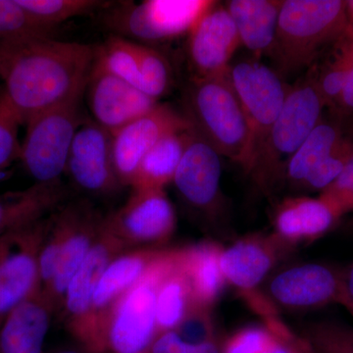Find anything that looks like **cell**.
<instances>
[{
	"label": "cell",
	"mask_w": 353,
	"mask_h": 353,
	"mask_svg": "<svg viewBox=\"0 0 353 353\" xmlns=\"http://www.w3.org/2000/svg\"><path fill=\"white\" fill-rule=\"evenodd\" d=\"M94 59V46L52 37L0 43V85L21 124L85 94Z\"/></svg>",
	"instance_id": "obj_1"
},
{
	"label": "cell",
	"mask_w": 353,
	"mask_h": 353,
	"mask_svg": "<svg viewBox=\"0 0 353 353\" xmlns=\"http://www.w3.org/2000/svg\"><path fill=\"white\" fill-rule=\"evenodd\" d=\"M347 29L345 0H284L269 57L281 77L310 66Z\"/></svg>",
	"instance_id": "obj_2"
},
{
	"label": "cell",
	"mask_w": 353,
	"mask_h": 353,
	"mask_svg": "<svg viewBox=\"0 0 353 353\" xmlns=\"http://www.w3.org/2000/svg\"><path fill=\"white\" fill-rule=\"evenodd\" d=\"M183 114L192 129L221 157L248 171L250 136L229 71L204 78L192 77L185 90Z\"/></svg>",
	"instance_id": "obj_3"
},
{
	"label": "cell",
	"mask_w": 353,
	"mask_h": 353,
	"mask_svg": "<svg viewBox=\"0 0 353 353\" xmlns=\"http://www.w3.org/2000/svg\"><path fill=\"white\" fill-rule=\"evenodd\" d=\"M175 250H161L143 278L116 301L102 323L101 353H145L157 338L158 285L175 262Z\"/></svg>",
	"instance_id": "obj_4"
},
{
	"label": "cell",
	"mask_w": 353,
	"mask_h": 353,
	"mask_svg": "<svg viewBox=\"0 0 353 353\" xmlns=\"http://www.w3.org/2000/svg\"><path fill=\"white\" fill-rule=\"evenodd\" d=\"M324 108L313 73L289 85L282 110L250 172L260 187L270 189L285 175L288 162L322 119Z\"/></svg>",
	"instance_id": "obj_5"
},
{
	"label": "cell",
	"mask_w": 353,
	"mask_h": 353,
	"mask_svg": "<svg viewBox=\"0 0 353 353\" xmlns=\"http://www.w3.org/2000/svg\"><path fill=\"white\" fill-rule=\"evenodd\" d=\"M83 95L34 116L25 125L19 161L34 183L61 182L72 143L85 119Z\"/></svg>",
	"instance_id": "obj_6"
},
{
	"label": "cell",
	"mask_w": 353,
	"mask_h": 353,
	"mask_svg": "<svg viewBox=\"0 0 353 353\" xmlns=\"http://www.w3.org/2000/svg\"><path fill=\"white\" fill-rule=\"evenodd\" d=\"M209 0H145L109 4L104 23L112 34L145 46L189 34L212 6Z\"/></svg>",
	"instance_id": "obj_7"
},
{
	"label": "cell",
	"mask_w": 353,
	"mask_h": 353,
	"mask_svg": "<svg viewBox=\"0 0 353 353\" xmlns=\"http://www.w3.org/2000/svg\"><path fill=\"white\" fill-rule=\"evenodd\" d=\"M229 73L248 125L250 172L282 110L289 85L275 70L259 60L231 64Z\"/></svg>",
	"instance_id": "obj_8"
},
{
	"label": "cell",
	"mask_w": 353,
	"mask_h": 353,
	"mask_svg": "<svg viewBox=\"0 0 353 353\" xmlns=\"http://www.w3.org/2000/svg\"><path fill=\"white\" fill-rule=\"evenodd\" d=\"M104 218L85 201L61 205L50 216L48 232L60 250L52 282L43 296L54 308L63 305L67 288L101 234Z\"/></svg>",
	"instance_id": "obj_9"
},
{
	"label": "cell",
	"mask_w": 353,
	"mask_h": 353,
	"mask_svg": "<svg viewBox=\"0 0 353 353\" xmlns=\"http://www.w3.org/2000/svg\"><path fill=\"white\" fill-rule=\"evenodd\" d=\"M48 217L0 238V323L38 290L39 255Z\"/></svg>",
	"instance_id": "obj_10"
},
{
	"label": "cell",
	"mask_w": 353,
	"mask_h": 353,
	"mask_svg": "<svg viewBox=\"0 0 353 353\" xmlns=\"http://www.w3.org/2000/svg\"><path fill=\"white\" fill-rule=\"evenodd\" d=\"M104 226L127 250L168 240L176 212L164 190H132L126 203L106 216Z\"/></svg>",
	"instance_id": "obj_11"
},
{
	"label": "cell",
	"mask_w": 353,
	"mask_h": 353,
	"mask_svg": "<svg viewBox=\"0 0 353 353\" xmlns=\"http://www.w3.org/2000/svg\"><path fill=\"white\" fill-rule=\"evenodd\" d=\"M78 189L92 196H108L121 185L112 152V136L92 119H83L70 150L66 172Z\"/></svg>",
	"instance_id": "obj_12"
},
{
	"label": "cell",
	"mask_w": 353,
	"mask_h": 353,
	"mask_svg": "<svg viewBox=\"0 0 353 353\" xmlns=\"http://www.w3.org/2000/svg\"><path fill=\"white\" fill-rule=\"evenodd\" d=\"M192 128L185 114L167 104H158L150 112L121 128L112 136L114 166L121 185H131L143 158L168 134Z\"/></svg>",
	"instance_id": "obj_13"
},
{
	"label": "cell",
	"mask_w": 353,
	"mask_h": 353,
	"mask_svg": "<svg viewBox=\"0 0 353 353\" xmlns=\"http://www.w3.org/2000/svg\"><path fill=\"white\" fill-rule=\"evenodd\" d=\"M105 219V218H104ZM127 248L103 226L101 234L67 288L63 305L70 331L85 347L92 324V299L108 264Z\"/></svg>",
	"instance_id": "obj_14"
},
{
	"label": "cell",
	"mask_w": 353,
	"mask_h": 353,
	"mask_svg": "<svg viewBox=\"0 0 353 353\" xmlns=\"http://www.w3.org/2000/svg\"><path fill=\"white\" fill-rule=\"evenodd\" d=\"M83 97L87 99L90 119L111 134L159 104L131 83L94 66Z\"/></svg>",
	"instance_id": "obj_15"
},
{
	"label": "cell",
	"mask_w": 353,
	"mask_h": 353,
	"mask_svg": "<svg viewBox=\"0 0 353 353\" xmlns=\"http://www.w3.org/2000/svg\"><path fill=\"white\" fill-rule=\"evenodd\" d=\"M189 36V57L194 77L204 78L229 71L241 46L240 37L224 4L214 1L199 18Z\"/></svg>",
	"instance_id": "obj_16"
},
{
	"label": "cell",
	"mask_w": 353,
	"mask_h": 353,
	"mask_svg": "<svg viewBox=\"0 0 353 353\" xmlns=\"http://www.w3.org/2000/svg\"><path fill=\"white\" fill-rule=\"evenodd\" d=\"M276 303L290 308H311L341 303L343 273L321 264H303L277 274L269 285Z\"/></svg>",
	"instance_id": "obj_17"
},
{
	"label": "cell",
	"mask_w": 353,
	"mask_h": 353,
	"mask_svg": "<svg viewBox=\"0 0 353 353\" xmlns=\"http://www.w3.org/2000/svg\"><path fill=\"white\" fill-rule=\"evenodd\" d=\"M221 174L219 153L190 129L187 148L172 182L178 194L190 208L211 210L219 199Z\"/></svg>",
	"instance_id": "obj_18"
},
{
	"label": "cell",
	"mask_w": 353,
	"mask_h": 353,
	"mask_svg": "<svg viewBox=\"0 0 353 353\" xmlns=\"http://www.w3.org/2000/svg\"><path fill=\"white\" fill-rule=\"evenodd\" d=\"M54 306L38 290L0 323V353H44Z\"/></svg>",
	"instance_id": "obj_19"
},
{
	"label": "cell",
	"mask_w": 353,
	"mask_h": 353,
	"mask_svg": "<svg viewBox=\"0 0 353 353\" xmlns=\"http://www.w3.org/2000/svg\"><path fill=\"white\" fill-rule=\"evenodd\" d=\"M341 216L321 196L289 197L274 216V236L284 245L314 241L339 222Z\"/></svg>",
	"instance_id": "obj_20"
},
{
	"label": "cell",
	"mask_w": 353,
	"mask_h": 353,
	"mask_svg": "<svg viewBox=\"0 0 353 353\" xmlns=\"http://www.w3.org/2000/svg\"><path fill=\"white\" fill-rule=\"evenodd\" d=\"M284 243L275 236H250L222 250L220 267L225 281L245 292H252L266 277Z\"/></svg>",
	"instance_id": "obj_21"
},
{
	"label": "cell",
	"mask_w": 353,
	"mask_h": 353,
	"mask_svg": "<svg viewBox=\"0 0 353 353\" xmlns=\"http://www.w3.org/2000/svg\"><path fill=\"white\" fill-rule=\"evenodd\" d=\"M61 182L37 183L0 194V238L38 223L62 205Z\"/></svg>",
	"instance_id": "obj_22"
},
{
	"label": "cell",
	"mask_w": 353,
	"mask_h": 353,
	"mask_svg": "<svg viewBox=\"0 0 353 353\" xmlns=\"http://www.w3.org/2000/svg\"><path fill=\"white\" fill-rule=\"evenodd\" d=\"M284 0H230L224 6L231 16L241 46L260 58L270 54Z\"/></svg>",
	"instance_id": "obj_23"
},
{
	"label": "cell",
	"mask_w": 353,
	"mask_h": 353,
	"mask_svg": "<svg viewBox=\"0 0 353 353\" xmlns=\"http://www.w3.org/2000/svg\"><path fill=\"white\" fill-rule=\"evenodd\" d=\"M222 248L214 243H199L178 250V261L190 292L192 305L208 309L219 296L225 281L220 267Z\"/></svg>",
	"instance_id": "obj_24"
},
{
	"label": "cell",
	"mask_w": 353,
	"mask_h": 353,
	"mask_svg": "<svg viewBox=\"0 0 353 353\" xmlns=\"http://www.w3.org/2000/svg\"><path fill=\"white\" fill-rule=\"evenodd\" d=\"M190 129L168 134L153 146L139 165L130 185L132 190H164L173 182Z\"/></svg>",
	"instance_id": "obj_25"
},
{
	"label": "cell",
	"mask_w": 353,
	"mask_h": 353,
	"mask_svg": "<svg viewBox=\"0 0 353 353\" xmlns=\"http://www.w3.org/2000/svg\"><path fill=\"white\" fill-rule=\"evenodd\" d=\"M345 138L340 121H327L322 117L288 162L284 176L290 183L299 187L308 174L324 161Z\"/></svg>",
	"instance_id": "obj_26"
},
{
	"label": "cell",
	"mask_w": 353,
	"mask_h": 353,
	"mask_svg": "<svg viewBox=\"0 0 353 353\" xmlns=\"http://www.w3.org/2000/svg\"><path fill=\"white\" fill-rule=\"evenodd\" d=\"M190 306L189 285L179 266L178 250H176L173 266L158 285L155 308L158 334L178 328Z\"/></svg>",
	"instance_id": "obj_27"
},
{
	"label": "cell",
	"mask_w": 353,
	"mask_h": 353,
	"mask_svg": "<svg viewBox=\"0 0 353 353\" xmlns=\"http://www.w3.org/2000/svg\"><path fill=\"white\" fill-rule=\"evenodd\" d=\"M319 71L312 72L325 108L333 113L347 83L353 61V34L347 32L332 46Z\"/></svg>",
	"instance_id": "obj_28"
},
{
	"label": "cell",
	"mask_w": 353,
	"mask_h": 353,
	"mask_svg": "<svg viewBox=\"0 0 353 353\" xmlns=\"http://www.w3.org/2000/svg\"><path fill=\"white\" fill-rule=\"evenodd\" d=\"M139 43L111 34L94 46L92 66L139 88Z\"/></svg>",
	"instance_id": "obj_29"
},
{
	"label": "cell",
	"mask_w": 353,
	"mask_h": 353,
	"mask_svg": "<svg viewBox=\"0 0 353 353\" xmlns=\"http://www.w3.org/2000/svg\"><path fill=\"white\" fill-rule=\"evenodd\" d=\"M37 24L52 32L58 25L106 8L110 2L99 0H17Z\"/></svg>",
	"instance_id": "obj_30"
},
{
	"label": "cell",
	"mask_w": 353,
	"mask_h": 353,
	"mask_svg": "<svg viewBox=\"0 0 353 353\" xmlns=\"http://www.w3.org/2000/svg\"><path fill=\"white\" fill-rule=\"evenodd\" d=\"M139 88L158 101L170 88V65L164 55L152 46L139 43Z\"/></svg>",
	"instance_id": "obj_31"
},
{
	"label": "cell",
	"mask_w": 353,
	"mask_h": 353,
	"mask_svg": "<svg viewBox=\"0 0 353 353\" xmlns=\"http://www.w3.org/2000/svg\"><path fill=\"white\" fill-rule=\"evenodd\" d=\"M51 34L37 24L17 0H0V43Z\"/></svg>",
	"instance_id": "obj_32"
},
{
	"label": "cell",
	"mask_w": 353,
	"mask_h": 353,
	"mask_svg": "<svg viewBox=\"0 0 353 353\" xmlns=\"http://www.w3.org/2000/svg\"><path fill=\"white\" fill-rule=\"evenodd\" d=\"M353 157V141L347 137L324 161L316 166L299 188L323 192L340 176Z\"/></svg>",
	"instance_id": "obj_33"
},
{
	"label": "cell",
	"mask_w": 353,
	"mask_h": 353,
	"mask_svg": "<svg viewBox=\"0 0 353 353\" xmlns=\"http://www.w3.org/2000/svg\"><path fill=\"white\" fill-rule=\"evenodd\" d=\"M20 126L22 124L7 102L0 85V176L13 162L20 159Z\"/></svg>",
	"instance_id": "obj_34"
},
{
	"label": "cell",
	"mask_w": 353,
	"mask_h": 353,
	"mask_svg": "<svg viewBox=\"0 0 353 353\" xmlns=\"http://www.w3.org/2000/svg\"><path fill=\"white\" fill-rule=\"evenodd\" d=\"M320 196L331 204L341 217L353 213V157L340 176L321 192Z\"/></svg>",
	"instance_id": "obj_35"
},
{
	"label": "cell",
	"mask_w": 353,
	"mask_h": 353,
	"mask_svg": "<svg viewBox=\"0 0 353 353\" xmlns=\"http://www.w3.org/2000/svg\"><path fill=\"white\" fill-rule=\"evenodd\" d=\"M316 345L324 353H353V330L325 323L316 327Z\"/></svg>",
	"instance_id": "obj_36"
},
{
	"label": "cell",
	"mask_w": 353,
	"mask_h": 353,
	"mask_svg": "<svg viewBox=\"0 0 353 353\" xmlns=\"http://www.w3.org/2000/svg\"><path fill=\"white\" fill-rule=\"evenodd\" d=\"M276 341L267 330L250 327L230 339L224 353H262Z\"/></svg>",
	"instance_id": "obj_37"
},
{
	"label": "cell",
	"mask_w": 353,
	"mask_h": 353,
	"mask_svg": "<svg viewBox=\"0 0 353 353\" xmlns=\"http://www.w3.org/2000/svg\"><path fill=\"white\" fill-rule=\"evenodd\" d=\"M176 334L188 343H202L211 340L210 319L208 314V309L190 306L187 315L179 325L178 328L174 330Z\"/></svg>",
	"instance_id": "obj_38"
},
{
	"label": "cell",
	"mask_w": 353,
	"mask_h": 353,
	"mask_svg": "<svg viewBox=\"0 0 353 353\" xmlns=\"http://www.w3.org/2000/svg\"><path fill=\"white\" fill-rule=\"evenodd\" d=\"M145 353H219V350L213 341L188 343L176 332L167 331L157 334Z\"/></svg>",
	"instance_id": "obj_39"
},
{
	"label": "cell",
	"mask_w": 353,
	"mask_h": 353,
	"mask_svg": "<svg viewBox=\"0 0 353 353\" xmlns=\"http://www.w3.org/2000/svg\"><path fill=\"white\" fill-rule=\"evenodd\" d=\"M333 115L334 119L340 121L341 123L343 120L353 117V61L347 83H345V88H343V92H341L340 99H339Z\"/></svg>",
	"instance_id": "obj_40"
},
{
	"label": "cell",
	"mask_w": 353,
	"mask_h": 353,
	"mask_svg": "<svg viewBox=\"0 0 353 353\" xmlns=\"http://www.w3.org/2000/svg\"><path fill=\"white\" fill-rule=\"evenodd\" d=\"M343 288H345V297L341 304L345 301L353 303V264L347 272L343 273Z\"/></svg>",
	"instance_id": "obj_41"
},
{
	"label": "cell",
	"mask_w": 353,
	"mask_h": 353,
	"mask_svg": "<svg viewBox=\"0 0 353 353\" xmlns=\"http://www.w3.org/2000/svg\"><path fill=\"white\" fill-rule=\"evenodd\" d=\"M347 30L353 34V0L347 1Z\"/></svg>",
	"instance_id": "obj_42"
},
{
	"label": "cell",
	"mask_w": 353,
	"mask_h": 353,
	"mask_svg": "<svg viewBox=\"0 0 353 353\" xmlns=\"http://www.w3.org/2000/svg\"><path fill=\"white\" fill-rule=\"evenodd\" d=\"M262 353H290L289 350L284 347V345H280V343L276 341L275 343L271 345L270 347L267 348L265 352Z\"/></svg>",
	"instance_id": "obj_43"
},
{
	"label": "cell",
	"mask_w": 353,
	"mask_h": 353,
	"mask_svg": "<svg viewBox=\"0 0 353 353\" xmlns=\"http://www.w3.org/2000/svg\"><path fill=\"white\" fill-rule=\"evenodd\" d=\"M52 353H88L83 350L82 347L79 348H63V350H57V352Z\"/></svg>",
	"instance_id": "obj_44"
},
{
	"label": "cell",
	"mask_w": 353,
	"mask_h": 353,
	"mask_svg": "<svg viewBox=\"0 0 353 353\" xmlns=\"http://www.w3.org/2000/svg\"><path fill=\"white\" fill-rule=\"evenodd\" d=\"M345 231H347V233L353 234V218L348 220L347 222L345 223Z\"/></svg>",
	"instance_id": "obj_45"
},
{
	"label": "cell",
	"mask_w": 353,
	"mask_h": 353,
	"mask_svg": "<svg viewBox=\"0 0 353 353\" xmlns=\"http://www.w3.org/2000/svg\"><path fill=\"white\" fill-rule=\"evenodd\" d=\"M341 305L345 306L347 309L348 312L353 316V303H350V301H345Z\"/></svg>",
	"instance_id": "obj_46"
}]
</instances>
